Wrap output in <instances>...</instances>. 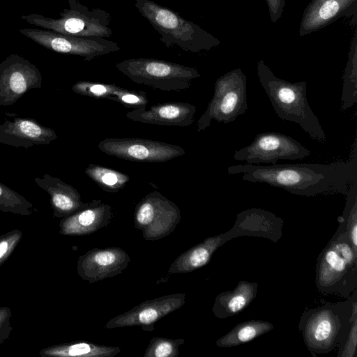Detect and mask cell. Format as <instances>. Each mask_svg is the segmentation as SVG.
Wrapping results in <instances>:
<instances>
[{"label": "cell", "mask_w": 357, "mask_h": 357, "mask_svg": "<svg viewBox=\"0 0 357 357\" xmlns=\"http://www.w3.org/2000/svg\"><path fill=\"white\" fill-rule=\"evenodd\" d=\"M229 174H242L244 181L264 183L299 195L312 197L340 193L346 195L357 181V158L321 163H287L274 165H233Z\"/></svg>", "instance_id": "6da1fadb"}, {"label": "cell", "mask_w": 357, "mask_h": 357, "mask_svg": "<svg viewBox=\"0 0 357 357\" xmlns=\"http://www.w3.org/2000/svg\"><path fill=\"white\" fill-rule=\"evenodd\" d=\"M357 291L345 301L326 303L304 312L298 328L313 356L340 347L353 321L357 319Z\"/></svg>", "instance_id": "7a4b0ae2"}, {"label": "cell", "mask_w": 357, "mask_h": 357, "mask_svg": "<svg viewBox=\"0 0 357 357\" xmlns=\"http://www.w3.org/2000/svg\"><path fill=\"white\" fill-rule=\"evenodd\" d=\"M257 73L278 117L298 124L312 139L324 143L326 134L307 101V82L278 77L263 60L257 61Z\"/></svg>", "instance_id": "3957f363"}, {"label": "cell", "mask_w": 357, "mask_h": 357, "mask_svg": "<svg viewBox=\"0 0 357 357\" xmlns=\"http://www.w3.org/2000/svg\"><path fill=\"white\" fill-rule=\"evenodd\" d=\"M338 220L337 230L318 256L315 282L321 293L348 298L357 288V252L349 240L342 218Z\"/></svg>", "instance_id": "277c9868"}, {"label": "cell", "mask_w": 357, "mask_h": 357, "mask_svg": "<svg viewBox=\"0 0 357 357\" xmlns=\"http://www.w3.org/2000/svg\"><path fill=\"white\" fill-rule=\"evenodd\" d=\"M135 6L160 35V40L167 47L174 45L197 53L220 44L218 38L168 7L152 0H135Z\"/></svg>", "instance_id": "5b68a950"}, {"label": "cell", "mask_w": 357, "mask_h": 357, "mask_svg": "<svg viewBox=\"0 0 357 357\" xmlns=\"http://www.w3.org/2000/svg\"><path fill=\"white\" fill-rule=\"evenodd\" d=\"M68 8L59 13V17H48L40 14L22 15L29 24L65 35L77 37L109 38L112 17L100 8L89 9L77 0H68Z\"/></svg>", "instance_id": "8992f818"}, {"label": "cell", "mask_w": 357, "mask_h": 357, "mask_svg": "<svg viewBox=\"0 0 357 357\" xmlns=\"http://www.w3.org/2000/svg\"><path fill=\"white\" fill-rule=\"evenodd\" d=\"M115 67L135 83L163 91L187 89L194 79L201 76L193 67L151 58L126 59Z\"/></svg>", "instance_id": "52a82bcc"}, {"label": "cell", "mask_w": 357, "mask_h": 357, "mask_svg": "<svg viewBox=\"0 0 357 357\" xmlns=\"http://www.w3.org/2000/svg\"><path fill=\"white\" fill-rule=\"evenodd\" d=\"M247 110L246 75L241 68L231 70L216 79L213 96L197 122V131L204 130L212 120L233 122Z\"/></svg>", "instance_id": "ba28073f"}, {"label": "cell", "mask_w": 357, "mask_h": 357, "mask_svg": "<svg viewBox=\"0 0 357 357\" xmlns=\"http://www.w3.org/2000/svg\"><path fill=\"white\" fill-rule=\"evenodd\" d=\"M181 220L178 206L160 192L153 191L136 205L134 225L147 241H157L171 234Z\"/></svg>", "instance_id": "9c48e42d"}, {"label": "cell", "mask_w": 357, "mask_h": 357, "mask_svg": "<svg viewBox=\"0 0 357 357\" xmlns=\"http://www.w3.org/2000/svg\"><path fill=\"white\" fill-rule=\"evenodd\" d=\"M19 31L49 50L80 56L84 61L121 50L116 42L106 38L77 37L44 29L24 28Z\"/></svg>", "instance_id": "30bf717a"}, {"label": "cell", "mask_w": 357, "mask_h": 357, "mask_svg": "<svg viewBox=\"0 0 357 357\" xmlns=\"http://www.w3.org/2000/svg\"><path fill=\"white\" fill-rule=\"evenodd\" d=\"M310 153L291 137L271 131L257 134L249 145L235 151L233 158L246 164L274 165L280 160L303 159Z\"/></svg>", "instance_id": "8fae6325"}, {"label": "cell", "mask_w": 357, "mask_h": 357, "mask_svg": "<svg viewBox=\"0 0 357 357\" xmlns=\"http://www.w3.org/2000/svg\"><path fill=\"white\" fill-rule=\"evenodd\" d=\"M103 153L134 162H166L185 154L181 146L143 138H106L98 144Z\"/></svg>", "instance_id": "7c38bea8"}, {"label": "cell", "mask_w": 357, "mask_h": 357, "mask_svg": "<svg viewBox=\"0 0 357 357\" xmlns=\"http://www.w3.org/2000/svg\"><path fill=\"white\" fill-rule=\"evenodd\" d=\"M39 69L17 54L0 63V106L15 104L28 91L42 86Z\"/></svg>", "instance_id": "4fadbf2b"}, {"label": "cell", "mask_w": 357, "mask_h": 357, "mask_svg": "<svg viewBox=\"0 0 357 357\" xmlns=\"http://www.w3.org/2000/svg\"><path fill=\"white\" fill-rule=\"evenodd\" d=\"M185 293L162 296L140 303L130 310L113 317L105 325V328L138 326L151 332L154 324L167 314L181 308L185 303Z\"/></svg>", "instance_id": "5bb4252c"}, {"label": "cell", "mask_w": 357, "mask_h": 357, "mask_svg": "<svg viewBox=\"0 0 357 357\" xmlns=\"http://www.w3.org/2000/svg\"><path fill=\"white\" fill-rule=\"evenodd\" d=\"M130 258L119 247L95 248L79 257L77 273L90 284L122 273Z\"/></svg>", "instance_id": "9a60e30c"}, {"label": "cell", "mask_w": 357, "mask_h": 357, "mask_svg": "<svg viewBox=\"0 0 357 357\" xmlns=\"http://www.w3.org/2000/svg\"><path fill=\"white\" fill-rule=\"evenodd\" d=\"M356 20L357 0H311L303 13L299 35L319 31L342 17Z\"/></svg>", "instance_id": "2e32d148"}, {"label": "cell", "mask_w": 357, "mask_h": 357, "mask_svg": "<svg viewBox=\"0 0 357 357\" xmlns=\"http://www.w3.org/2000/svg\"><path fill=\"white\" fill-rule=\"evenodd\" d=\"M57 137L52 128L30 118L16 116L0 124V144L17 148L49 144Z\"/></svg>", "instance_id": "e0dca14e"}, {"label": "cell", "mask_w": 357, "mask_h": 357, "mask_svg": "<svg viewBox=\"0 0 357 357\" xmlns=\"http://www.w3.org/2000/svg\"><path fill=\"white\" fill-rule=\"evenodd\" d=\"M283 220L261 208H249L237 215L234 227L224 233L226 241L242 236L268 238L277 242L282 236Z\"/></svg>", "instance_id": "ac0fdd59"}, {"label": "cell", "mask_w": 357, "mask_h": 357, "mask_svg": "<svg viewBox=\"0 0 357 357\" xmlns=\"http://www.w3.org/2000/svg\"><path fill=\"white\" fill-rule=\"evenodd\" d=\"M196 106L188 102H170L133 109L126 116L132 121L158 126L187 127L194 122Z\"/></svg>", "instance_id": "d6986e66"}, {"label": "cell", "mask_w": 357, "mask_h": 357, "mask_svg": "<svg viewBox=\"0 0 357 357\" xmlns=\"http://www.w3.org/2000/svg\"><path fill=\"white\" fill-rule=\"evenodd\" d=\"M112 215L110 205L99 199L92 200L85 208L62 218L59 223V233L64 236L89 235L107 227Z\"/></svg>", "instance_id": "ffe728a7"}, {"label": "cell", "mask_w": 357, "mask_h": 357, "mask_svg": "<svg viewBox=\"0 0 357 357\" xmlns=\"http://www.w3.org/2000/svg\"><path fill=\"white\" fill-rule=\"evenodd\" d=\"M34 182L49 194L54 218L71 215L89 204L83 202L79 192L58 177L45 174L42 177H36Z\"/></svg>", "instance_id": "44dd1931"}, {"label": "cell", "mask_w": 357, "mask_h": 357, "mask_svg": "<svg viewBox=\"0 0 357 357\" xmlns=\"http://www.w3.org/2000/svg\"><path fill=\"white\" fill-rule=\"evenodd\" d=\"M77 94L94 98L109 99L131 109L146 108L149 102L144 91L128 90L115 84L79 81L72 86Z\"/></svg>", "instance_id": "7402d4cb"}, {"label": "cell", "mask_w": 357, "mask_h": 357, "mask_svg": "<svg viewBox=\"0 0 357 357\" xmlns=\"http://www.w3.org/2000/svg\"><path fill=\"white\" fill-rule=\"evenodd\" d=\"M226 242L224 234L206 238L177 257L169 266L168 273H186L204 266L217 249Z\"/></svg>", "instance_id": "603a6c76"}, {"label": "cell", "mask_w": 357, "mask_h": 357, "mask_svg": "<svg viewBox=\"0 0 357 357\" xmlns=\"http://www.w3.org/2000/svg\"><path fill=\"white\" fill-rule=\"evenodd\" d=\"M257 287V282L239 281L233 290L222 292L216 296L212 307L213 313L220 319L237 314L256 297Z\"/></svg>", "instance_id": "cb8c5ba5"}, {"label": "cell", "mask_w": 357, "mask_h": 357, "mask_svg": "<svg viewBox=\"0 0 357 357\" xmlns=\"http://www.w3.org/2000/svg\"><path fill=\"white\" fill-rule=\"evenodd\" d=\"M121 352L117 346L79 342L52 345L39 352L41 357H114Z\"/></svg>", "instance_id": "d4e9b609"}, {"label": "cell", "mask_w": 357, "mask_h": 357, "mask_svg": "<svg viewBox=\"0 0 357 357\" xmlns=\"http://www.w3.org/2000/svg\"><path fill=\"white\" fill-rule=\"evenodd\" d=\"M274 326L268 321L250 320L238 324L215 344L219 347L229 348L239 346L271 331Z\"/></svg>", "instance_id": "484cf974"}, {"label": "cell", "mask_w": 357, "mask_h": 357, "mask_svg": "<svg viewBox=\"0 0 357 357\" xmlns=\"http://www.w3.org/2000/svg\"><path fill=\"white\" fill-rule=\"evenodd\" d=\"M341 110L345 111L357 103V33L354 31L342 77Z\"/></svg>", "instance_id": "4316f807"}, {"label": "cell", "mask_w": 357, "mask_h": 357, "mask_svg": "<svg viewBox=\"0 0 357 357\" xmlns=\"http://www.w3.org/2000/svg\"><path fill=\"white\" fill-rule=\"evenodd\" d=\"M84 172L100 188L108 192L119 191L130 180L127 174L94 164H89Z\"/></svg>", "instance_id": "83f0119b"}, {"label": "cell", "mask_w": 357, "mask_h": 357, "mask_svg": "<svg viewBox=\"0 0 357 357\" xmlns=\"http://www.w3.org/2000/svg\"><path fill=\"white\" fill-rule=\"evenodd\" d=\"M0 211L29 215L35 211L32 203L17 192L0 182Z\"/></svg>", "instance_id": "f1b7e54d"}, {"label": "cell", "mask_w": 357, "mask_h": 357, "mask_svg": "<svg viewBox=\"0 0 357 357\" xmlns=\"http://www.w3.org/2000/svg\"><path fill=\"white\" fill-rule=\"evenodd\" d=\"M346 196V205L341 217L345 223L349 240L357 252V181L350 186Z\"/></svg>", "instance_id": "f546056e"}, {"label": "cell", "mask_w": 357, "mask_h": 357, "mask_svg": "<svg viewBox=\"0 0 357 357\" xmlns=\"http://www.w3.org/2000/svg\"><path fill=\"white\" fill-rule=\"evenodd\" d=\"M184 339H171L162 337H153L146 347L144 357H177L178 347L184 344Z\"/></svg>", "instance_id": "4dcf8cb0"}, {"label": "cell", "mask_w": 357, "mask_h": 357, "mask_svg": "<svg viewBox=\"0 0 357 357\" xmlns=\"http://www.w3.org/2000/svg\"><path fill=\"white\" fill-rule=\"evenodd\" d=\"M22 237V231L17 229L0 235V266L10 256Z\"/></svg>", "instance_id": "1f68e13d"}, {"label": "cell", "mask_w": 357, "mask_h": 357, "mask_svg": "<svg viewBox=\"0 0 357 357\" xmlns=\"http://www.w3.org/2000/svg\"><path fill=\"white\" fill-rule=\"evenodd\" d=\"M357 345V319L351 323L349 330L340 347L338 357H354Z\"/></svg>", "instance_id": "d6a6232c"}, {"label": "cell", "mask_w": 357, "mask_h": 357, "mask_svg": "<svg viewBox=\"0 0 357 357\" xmlns=\"http://www.w3.org/2000/svg\"><path fill=\"white\" fill-rule=\"evenodd\" d=\"M12 312L8 307H0V344L10 335L13 330Z\"/></svg>", "instance_id": "836d02e7"}, {"label": "cell", "mask_w": 357, "mask_h": 357, "mask_svg": "<svg viewBox=\"0 0 357 357\" xmlns=\"http://www.w3.org/2000/svg\"><path fill=\"white\" fill-rule=\"evenodd\" d=\"M272 22H276L281 17L286 0H265Z\"/></svg>", "instance_id": "e575fe53"}]
</instances>
